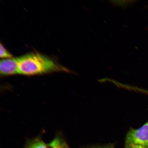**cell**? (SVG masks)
Here are the masks:
<instances>
[{
    "label": "cell",
    "instance_id": "obj_3",
    "mask_svg": "<svg viewBox=\"0 0 148 148\" xmlns=\"http://www.w3.org/2000/svg\"><path fill=\"white\" fill-rule=\"evenodd\" d=\"M0 73L3 75L19 74L18 58L1 60L0 62Z\"/></svg>",
    "mask_w": 148,
    "mask_h": 148
},
{
    "label": "cell",
    "instance_id": "obj_6",
    "mask_svg": "<svg viewBox=\"0 0 148 148\" xmlns=\"http://www.w3.org/2000/svg\"><path fill=\"white\" fill-rule=\"evenodd\" d=\"M0 57L3 58H12V55L5 49L1 43L0 46Z\"/></svg>",
    "mask_w": 148,
    "mask_h": 148
},
{
    "label": "cell",
    "instance_id": "obj_8",
    "mask_svg": "<svg viewBox=\"0 0 148 148\" xmlns=\"http://www.w3.org/2000/svg\"><path fill=\"white\" fill-rule=\"evenodd\" d=\"M93 148H115L114 146L112 144H109V145L103 146V147H94Z\"/></svg>",
    "mask_w": 148,
    "mask_h": 148
},
{
    "label": "cell",
    "instance_id": "obj_4",
    "mask_svg": "<svg viewBox=\"0 0 148 148\" xmlns=\"http://www.w3.org/2000/svg\"><path fill=\"white\" fill-rule=\"evenodd\" d=\"M48 145L50 148H70L66 142L58 136L56 137Z\"/></svg>",
    "mask_w": 148,
    "mask_h": 148
},
{
    "label": "cell",
    "instance_id": "obj_5",
    "mask_svg": "<svg viewBox=\"0 0 148 148\" xmlns=\"http://www.w3.org/2000/svg\"><path fill=\"white\" fill-rule=\"evenodd\" d=\"M48 145L40 139L33 140L29 142L26 148H47Z\"/></svg>",
    "mask_w": 148,
    "mask_h": 148
},
{
    "label": "cell",
    "instance_id": "obj_2",
    "mask_svg": "<svg viewBox=\"0 0 148 148\" xmlns=\"http://www.w3.org/2000/svg\"><path fill=\"white\" fill-rule=\"evenodd\" d=\"M125 148H148V121L138 129L131 128L126 136Z\"/></svg>",
    "mask_w": 148,
    "mask_h": 148
},
{
    "label": "cell",
    "instance_id": "obj_7",
    "mask_svg": "<svg viewBox=\"0 0 148 148\" xmlns=\"http://www.w3.org/2000/svg\"><path fill=\"white\" fill-rule=\"evenodd\" d=\"M112 4L114 5H119L123 7L127 6L130 3L132 2V1H111Z\"/></svg>",
    "mask_w": 148,
    "mask_h": 148
},
{
    "label": "cell",
    "instance_id": "obj_1",
    "mask_svg": "<svg viewBox=\"0 0 148 148\" xmlns=\"http://www.w3.org/2000/svg\"><path fill=\"white\" fill-rule=\"evenodd\" d=\"M19 74L34 75L54 72H70L45 55L38 53H29L18 58Z\"/></svg>",
    "mask_w": 148,
    "mask_h": 148
}]
</instances>
